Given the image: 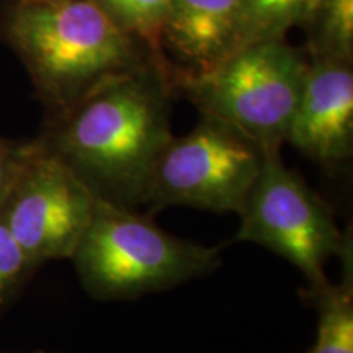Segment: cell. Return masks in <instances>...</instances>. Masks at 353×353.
Wrapping results in <instances>:
<instances>
[{"label": "cell", "mask_w": 353, "mask_h": 353, "mask_svg": "<svg viewBox=\"0 0 353 353\" xmlns=\"http://www.w3.org/2000/svg\"><path fill=\"white\" fill-rule=\"evenodd\" d=\"M175 65L156 57L44 121L37 141L81 176L97 200L136 210L172 139Z\"/></svg>", "instance_id": "obj_1"}, {"label": "cell", "mask_w": 353, "mask_h": 353, "mask_svg": "<svg viewBox=\"0 0 353 353\" xmlns=\"http://www.w3.org/2000/svg\"><path fill=\"white\" fill-rule=\"evenodd\" d=\"M0 38L23 63L46 120L156 57L94 0H7Z\"/></svg>", "instance_id": "obj_2"}, {"label": "cell", "mask_w": 353, "mask_h": 353, "mask_svg": "<svg viewBox=\"0 0 353 353\" xmlns=\"http://www.w3.org/2000/svg\"><path fill=\"white\" fill-rule=\"evenodd\" d=\"M70 260L88 296L131 301L214 272L221 249L180 239L136 210L97 200Z\"/></svg>", "instance_id": "obj_3"}, {"label": "cell", "mask_w": 353, "mask_h": 353, "mask_svg": "<svg viewBox=\"0 0 353 353\" xmlns=\"http://www.w3.org/2000/svg\"><path fill=\"white\" fill-rule=\"evenodd\" d=\"M309 61L285 39L242 46L200 72L175 68V90L205 117L228 123L267 154H280L301 99Z\"/></svg>", "instance_id": "obj_4"}, {"label": "cell", "mask_w": 353, "mask_h": 353, "mask_svg": "<svg viewBox=\"0 0 353 353\" xmlns=\"http://www.w3.org/2000/svg\"><path fill=\"white\" fill-rule=\"evenodd\" d=\"M267 152L236 128L201 114L188 134L159 154L145 183L143 205L239 213Z\"/></svg>", "instance_id": "obj_5"}, {"label": "cell", "mask_w": 353, "mask_h": 353, "mask_svg": "<svg viewBox=\"0 0 353 353\" xmlns=\"http://www.w3.org/2000/svg\"><path fill=\"white\" fill-rule=\"evenodd\" d=\"M236 241L272 250L303 272L309 293L329 283L325 263L350 242L324 201L280 154H267L239 213Z\"/></svg>", "instance_id": "obj_6"}, {"label": "cell", "mask_w": 353, "mask_h": 353, "mask_svg": "<svg viewBox=\"0 0 353 353\" xmlns=\"http://www.w3.org/2000/svg\"><path fill=\"white\" fill-rule=\"evenodd\" d=\"M95 205V195L81 176L33 138L0 219L38 268L50 260L72 257Z\"/></svg>", "instance_id": "obj_7"}, {"label": "cell", "mask_w": 353, "mask_h": 353, "mask_svg": "<svg viewBox=\"0 0 353 353\" xmlns=\"http://www.w3.org/2000/svg\"><path fill=\"white\" fill-rule=\"evenodd\" d=\"M286 143L329 170L350 161L353 61L309 56L306 81Z\"/></svg>", "instance_id": "obj_8"}, {"label": "cell", "mask_w": 353, "mask_h": 353, "mask_svg": "<svg viewBox=\"0 0 353 353\" xmlns=\"http://www.w3.org/2000/svg\"><path fill=\"white\" fill-rule=\"evenodd\" d=\"M241 8L242 0H170L162 51L188 72L211 69L241 48Z\"/></svg>", "instance_id": "obj_9"}, {"label": "cell", "mask_w": 353, "mask_h": 353, "mask_svg": "<svg viewBox=\"0 0 353 353\" xmlns=\"http://www.w3.org/2000/svg\"><path fill=\"white\" fill-rule=\"evenodd\" d=\"M350 242L341 254L345 252ZM314 299L319 322L317 339L309 353H353V285H352V257L345 260V275L339 285L329 281L322 288L309 293Z\"/></svg>", "instance_id": "obj_10"}, {"label": "cell", "mask_w": 353, "mask_h": 353, "mask_svg": "<svg viewBox=\"0 0 353 353\" xmlns=\"http://www.w3.org/2000/svg\"><path fill=\"white\" fill-rule=\"evenodd\" d=\"M304 25L309 56L353 61V0H314Z\"/></svg>", "instance_id": "obj_11"}, {"label": "cell", "mask_w": 353, "mask_h": 353, "mask_svg": "<svg viewBox=\"0 0 353 353\" xmlns=\"http://www.w3.org/2000/svg\"><path fill=\"white\" fill-rule=\"evenodd\" d=\"M312 6L314 0H242L241 48L285 39L290 28L306 23Z\"/></svg>", "instance_id": "obj_12"}, {"label": "cell", "mask_w": 353, "mask_h": 353, "mask_svg": "<svg viewBox=\"0 0 353 353\" xmlns=\"http://www.w3.org/2000/svg\"><path fill=\"white\" fill-rule=\"evenodd\" d=\"M123 32L144 43L156 54L162 51L161 37L170 0H94Z\"/></svg>", "instance_id": "obj_13"}, {"label": "cell", "mask_w": 353, "mask_h": 353, "mask_svg": "<svg viewBox=\"0 0 353 353\" xmlns=\"http://www.w3.org/2000/svg\"><path fill=\"white\" fill-rule=\"evenodd\" d=\"M37 267L0 219V314L15 301Z\"/></svg>", "instance_id": "obj_14"}, {"label": "cell", "mask_w": 353, "mask_h": 353, "mask_svg": "<svg viewBox=\"0 0 353 353\" xmlns=\"http://www.w3.org/2000/svg\"><path fill=\"white\" fill-rule=\"evenodd\" d=\"M26 149L28 141H13L0 136V208L15 182Z\"/></svg>", "instance_id": "obj_15"}, {"label": "cell", "mask_w": 353, "mask_h": 353, "mask_svg": "<svg viewBox=\"0 0 353 353\" xmlns=\"http://www.w3.org/2000/svg\"><path fill=\"white\" fill-rule=\"evenodd\" d=\"M37 353H48V352H37Z\"/></svg>", "instance_id": "obj_16"}]
</instances>
